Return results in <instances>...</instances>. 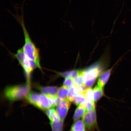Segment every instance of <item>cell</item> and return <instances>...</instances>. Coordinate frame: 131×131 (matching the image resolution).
<instances>
[{"instance_id": "obj_16", "label": "cell", "mask_w": 131, "mask_h": 131, "mask_svg": "<svg viewBox=\"0 0 131 131\" xmlns=\"http://www.w3.org/2000/svg\"><path fill=\"white\" fill-rule=\"evenodd\" d=\"M63 122L61 119L54 122H50L52 131H63Z\"/></svg>"}, {"instance_id": "obj_4", "label": "cell", "mask_w": 131, "mask_h": 131, "mask_svg": "<svg viewBox=\"0 0 131 131\" xmlns=\"http://www.w3.org/2000/svg\"><path fill=\"white\" fill-rule=\"evenodd\" d=\"M101 71L100 67L98 64H95L86 70H83V77L85 86L87 88L91 87Z\"/></svg>"}, {"instance_id": "obj_15", "label": "cell", "mask_w": 131, "mask_h": 131, "mask_svg": "<svg viewBox=\"0 0 131 131\" xmlns=\"http://www.w3.org/2000/svg\"><path fill=\"white\" fill-rule=\"evenodd\" d=\"M93 91L94 93L95 102H97L104 95V89L97 85L95 87Z\"/></svg>"}, {"instance_id": "obj_21", "label": "cell", "mask_w": 131, "mask_h": 131, "mask_svg": "<svg viewBox=\"0 0 131 131\" xmlns=\"http://www.w3.org/2000/svg\"><path fill=\"white\" fill-rule=\"evenodd\" d=\"M73 78L68 77L65 78L63 83V85L69 88L73 84Z\"/></svg>"}, {"instance_id": "obj_3", "label": "cell", "mask_w": 131, "mask_h": 131, "mask_svg": "<svg viewBox=\"0 0 131 131\" xmlns=\"http://www.w3.org/2000/svg\"><path fill=\"white\" fill-rule=\"evenodd\" d=\"M15 57L23 68L27 79V83L31 84V77L32 72L35 68H38V67L35 63L27 58L22 51L18 52L15 55Z\"/></svg>"}, {"instance_id": "obj_6", "label": "cell", "mask_w": 131, "mask_h": 131, "mask_svg": "<svg viewBox=\"0 0 131 131\" xmlns=\"http://www.w3.org/2000/svg\"><path fill=\"white\" fill-rule=\"evenodd\" d=\"M83 121L88 131H92L97 127L96 108L86 111L83 117Z\"/></svg>"}, {"instance_id": "obj_14", "label": "cell", "mask_w": 131, "mask_h": 131, "mask_svg": "<svg viewBox=\"0 0 131 131\" xmlns=\"http://www.w3.org/2000/svg\"><path fill=\"white\" fill-rule=\"evenodd\" d=\"M46 114L50 122H54L60 119L57 114L56 110L53 107L47 110L46 111Z\"/></svg>"}, {"instance_id": "obj_7", "label": "cell", "mask_w": 131, "mask_h": 131, "mask_svg": "<svg viewBox=\"0 0 131 131\" xmlns=\"http://www.w3.org/2000/svg\"><path fill=\"white\" fill-rule=\"evenodd\" d=\"M71 101L68 98L60 101L57 106L56 110L59 117L64 122L71 106Z\"/></svg>"}, {"instance_id": "obj_9", "label": "cell", "mask_w": 131, "mask_h": 131, "mask_svg": "<svg viewBox=\"0 0 131 131\" xmlns=\"http://www.w3.org/2000/svg\"><path fill=\"white\" fill-rule=\"evenodd\" d=\"M112 69L105 72L100 76L97 82V85L101 88H104L110 76Z\"/></svg>"}, {"instance_id": "obj_18", "label": "cell", "mask_w": 131, "mask_h": 131, "mask_svg": "<svg viewBox=\"0 0 131 131\" xmlns=\"http://www.w3.org/2000/svg\"><path fill=\"white\" fill-rule=\"evenodd\" d=\"M86 100L84 94H79L75 97L72 102L76 105L78 106L86 104Z\"/></svg>"}, {"instance_id": "obj_5", "label": "cell", "mask_w": 131, "mask_h": 131, "mask_svg": "<svg viewBox=\"0 0 131 131\" xmlns=\"http://www.w3.org/2000/svg\"><path fill=\"white\" fill-rule=\"evenodd\" d=\"M60 100L58 96L49 97L43 94H40L37 108L42 110H46L57 106Z\"/></svg>"}, {"instance_id": "obj_13", "label": "cell", "mask_w": 131, "mask_h": 131, "mask_svg": "<svg viewBox=\"0 0 131 131\" xmlns=\"http://www.w3.org/2000/svg\"><path fill=\"white\" fill-rule=\"evenodd\" d=\"M79 94L81 93L80 92L77 86L73 84L69 88V92L67 98L71 102H72L75 97Z\"/></svg>"}, {"instance_id": "obj_10", "label": "cell", "mask_w": 131, "mask_h": 131, "mask_svg": "<svg viewBox=\"0 0 131 131\" xmlns=\"http://www.w3.org/2000/svg\"><path fill=\"white\" fill-rule=\"evenodd\" d=\"M86 111V104L78 106L75 110L73 116V120L74 122L83 117Z\"/></svg>"}, {"instance_id": "obj_12", "label": "cell", "mask_w": 131, "mask_h": 131, "mask_svg": "<svg viewBox=\"0 0 131 131\" xmlns=\"http://www.w3.org/2000/svg\"><path fill=\"white\" fill-rule=\"evenodd\" d=\"M69 88L63 85L58 89L57 96L60 100H63L68 98Z\"/></svg>"}, {"instance_id": "obj_8", "label": "cell", "mask_w": 131, "mask_h": 131, "mask_svg": "<svg viewBox=\"0 0 131 131\" xmlns=\"http://www.w3.org/2000/svg\"><path fill=\"white\" fill-rule=\"evenodd\" d=\"M35 87L40 90L42 94L50 97L57 96L58 88L56 86H43L38 84L35 85Z\"/></svg>"}, {"instance_id": "obj_22", "label": "cell", "mask_w": 131, "mask_h": 131, "mask_svg": "<svg viewBox=\"0 0 131 131\" xmlns=\"http://www.w3.org/2000/svg\"><path fill=\"white\" fill-rule=\"evenodd\" d=\"M95 108V105L94 102L86 101V111H90Z\"/></svg>"}, {"instance_id": "obj_20", "label": "cell", "mask_w": 131, "mask_h": 131, "mask_svg": "<svg viewBox=\"0 0 131 131\" xmlns=\"http://www.w3.org/2000/svg\"><path fill=\"white\" fill-rule=\"evenodd\" d=\"M84 95L88 101L95 103L94 92L91 88H86L84 91Z\"/></svg>"}, {"instance_id": "obj_2", "label": "cell", "mask_w": 131, "mask_h": 131, "mask_svg": "<svg viewBox=\"0 0 131 131\" xmlns=\"http://www.w3.org/2000/svg\"><path fill=\"white\" fill-rule=\"evenodd\" d=\"M31 85L26 84L8 86L4 90L5 97L11 102L26 98L30 92Z\"/></svg>"}, {"instance_id": "obj_11", "label": "cell", "mask_w": 131, "mask_h": 131, "mask_svg": "<svg viewBox=\"0 0 131 131\" xmlns=\"http://www.w3.org/2000/svg\"><path fill=\"white\" fill-rule=\"evenodd\" d=\"M40 94L32 92L29 93L26 99L29 104L37 107L39 96Z\"/></svg>"}, {"instance_id": "obj_19", "label": "cell", "mask_w": 131, "mask_h": 131, "mask_svg": "<svg viewBox=\"0 0 131 131\" xmlns=\"http://www.w3.org/2000/svg\"><path fill=\"white\" fill-rule=\"evenodd\" d=\"M57 76L66 78L70 77L74 78L76 77L78 74V70H73L71 71L63 72L57 73Z\"/></svg>"}, {"instance_id": "obj_1", "label": "cell", "mask_w": 131, "mask_h": 131, "mask_svg": "<svg viewBox=\"0 0 131 131\" xmlns=\"http://www.w3.org/2000/svg\"><path fill=\"white\" fill-rule=\"evenodd\" d=\"M24 5L21 7L22 13L19 15L18 13V8L15 9L16 14H13L10 12V13L16 19L22 27L23 30L25 40V42L23 47L25 55L31 61L34 62L37 64L38 68L41 70L40 63V55L38 49L32 42L29 35L28 32L25 25L24 19Z\"/></svg>"}, {"instance_id": "obj_17", "label": "cell", "mask_w": 131, "mask_h": 131, "mask_svg": "<svg viewBox=\"0 0 131 131\" xmlns=\"http://www.w3.org/2000/svg\"><path fill=\"white\" fill-rule=\"evenodd\" d=\"M70 131H86L84 123L81 120L75 122Z\"/></svg>"}]
</instances>
